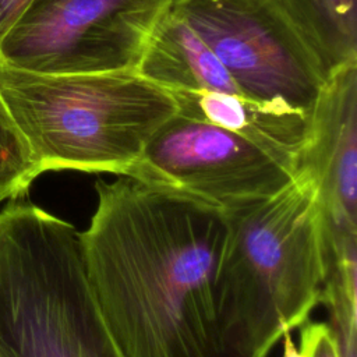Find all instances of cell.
Returning a JSON list of instances; mask_svg holds the SVG:
<instances>
[{
	"instance_id": "1",
	"label": "cell",
	"mask_w": 357,
	"mask_h": 357,
	"mask_svg": "<svg viewBox=\"0 0 357 357\" xmlns=\"http://www.w3.org/2000/svg\"><path fill=\"white\" fill-rule=\"evenodd\" d=\"M95 192L79 251L123 357H226L216 303L226 213L128 176Z\"/></svg>"
},
{
	"instance_id": "2",
	"label": "cell",
	"mask_w": 357,
	"mask_h": 357,
	"mask_svg": "<svg viewBox=\"0 0 357 357\" xmlns=\"http://www.w3.org/2000/svg\"><path fill=\"white\" fill-rule=\"evenodd\" d=\"M216 303L226 357H266L321 303L329 259L315 178L298 169L271 198L226 213Z\"/></svg>"
},
{
	"instance_id": "3",
	"label": "cell",
	"mask_w": 357,
	"mask_h": 357,
	"mask_svg": "<svg viewBox=\"0 0 357 357\" xmlns=\"http://www.w3.org/2000/svg\"><path fill=\"white\" fill-rule=\"evenodd\" d=\"M0 93L43 174L127 176L178 106L135 68L46 74L0 64Z\"/></svg>"
},
{
	"instance_id": "4",
	"label": "cell",
	"mask_w": 357,
	"mask_h": 357,
	"mask_svg": "<svg viewBox=\"0 0 357 357\" xmlns=\"http://www.w3.org/2000/svg\"><path fill=\"white\" fill-rule=\"evenodd\" d=\"M0 357H123L91 291L78 231L25 195L0 209Z\"/></svg>"
},
{
	"instance_id": "5",
	"label": "cell",
	"mask_w": 357,
	"mask_h": 357,
	"mask_svg": "<svg viewBox=\"0 0 357 357\" xmlns=\"http://www.w3.org/2000/svg\"><path fill=\"white\" fill-rule=\"evenodd\" d=\"M243 95L308 113L328 71L280 0H176Z\"/></svg>"
},
{
	"instance_id": "6",
	"label": "cell",
	"mask_w": 357,
	"mask_h": 357,
	"mask_svg": "<svg viewBox=\"0 0 357 357\" xmlns=\"http://www.w3.org/2000/svg\"><path fill=\"white\" fill-rule=\"evenodd\" d=\"M176 0H32L0 43V64L46 74L135 68Z\"/></svg>"
},
{
	"instance_id": "7",
	"label": "cell",
	"mask_w": 357,
	"mask_h": 357,
	"mask_svg": "<svg viewBox=\"0 0 357 357\" xmlns=\"http://www.w3.org/2000/svg\"><path fill=\"white\" fill-rule=\"evenodd\" d=\"M297 172L294 165L229 130L176 113L127 176L227 213L273 197Z\"/></svg>"
},
{
	"instance_id": "8",
	"label": "cell",
	"mask_w": 357,
	"mask_h": 357,
	"mask_svg": "<svg viewBox=\"0 0 357 357\" xmlns=\"http://www.w3.org/2000/svg\"><path fill=\"white\" fill-rule=\"evenodd\" d=\"M298 169L317 181L328 245L357 241V56L328 73L308 110Z\"/></svg>"
},
{
	"instance_id": "9",
	"label": "cell",
	"mask_w": 357,
	"mask_h": 357,
	"mask_svg": "<svg viewBox=\"0 0 357 357\" xmlns=\"http://www.w3.org/2000/svg\"><path fill=\"white\" fill-rule=\"evenodd\" d=\"M180 114L229 130L298 169L308 113L240 93L170 91Z\"/></svg>"
},
{
	"instance_id": "10",
	"label": "cell",
	"mask_w": 357,
	"mask_h": 357,
	"mask_svg": "<svg viewBox=\"0 0 357 357\" xmlns=\"http://www.w3.org/2000/svg\"><path fill=\"white\" fill-rule=\"evenodd\" d=\"M135 70L167 91L243 95L219 59L173 7L155 28Z\"/></svg>"
},
{
	"instance_id": "11",
	"label": "cell",
	"mask_w": 357,
	"mask_h": 357,
	"mask_svg": "<svg viewBox=\"0 0 357 357\" xmlns=\"http://www.w3.org/2000/svg\"><path fill=\"white\" fill-rule=\"evenodd\" d=\"M329 73L357 56V0H280Z\"/></svg>"
},
{
	"instance_id": "12",
	"label": "cell",
	"mask_w": 357,
	"mask_h": 357,
	"mask_svg": "<svg viewBox=\"0 0 357 357\" xmlns=\"http://www.w3.org/2000/svg\"><path fill=\"white\" fill-rule=\"evenodd\" d=\"M40 170L0 93V191L24 197Z\"/></svg>"
},
{
	"instance_id": "13",
	"label": "cell",
	"mask_w": 357,
	"mask_h": 357,
	"mask_svg": "<svg viewBox=\"0 0 357 357\" xmlns=\"http://www.w3.org/2000/svg\"><path fill=\"white\" fill-rule=\"evenodd\" d=\"M300 351L304 357H340L333 326L328 322L305 321L300 326Z\"/></svg>"
},
{
	"instance_id": "14",
	"label": "cell",
	"mask_w": 357,
	"mask_h": 357,
	"mask_svg": "<svg viewBox=\"0 0 357 357\" xmlns=\"http://www.w3.org/2000/svg\"><path fill=\"white\" fill-rule=\"evenodd\" d=\"M32 0H0V43Z\"/></svg>"
},
{
	"instance_id": "15",
	"label": "cell",
	"mask_w": 357,
	"mask_h": 357,
	"mask_svg": "<svg viewBox=\"0 0 357 357\" xmlns=\"http://www.w3.org/2000/svg\"><path fill=\"white\" fill-rule=\"evenodd\" d=\"M282 337H283V356L282 357H304V354L294 344L290 332H286Z\"/></svg>"
},
{
	"instance_id": "16",
	"label": "cell",
	"mask_w": 357,
	"mask_h": 357,
	"mask_svg": "<svg viewBox=\"0 0 357 357\" xmlns=\"http://www.w3.org/2000/svg\"><path fill=\"white\" fill-rule=\"evenodd\" d=\"M7 199H10V197L6 194V192H3V191H0V205L3 204V202H6Z\"/></svg>"
}]
</instances>
